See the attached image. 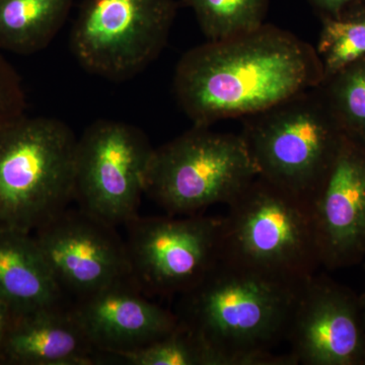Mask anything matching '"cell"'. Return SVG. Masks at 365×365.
I'll use <instances>...</instances> for the list:
<instances>
[{
    "label": "cell",
    "mask_w": 365,
    "mask_h": 365,
    "mask_svg": "<svg viewBox=\"0 0 365 365\" xmlns=\"http://www.w3.org/2000/svg\"><path fill=\"white\" fill-rule=\"evenodd\" d=\"M323 81L316 48L265 23L185 53L175 71L174 91L194 125L210 127L265 111Z\"/></svg>",
    "instance_id": "6da1fadb"
},
{
    "label": "cell",
    "mask_w": 365,
    "mask_h": 365,
    "mask_svg": "<svg viewBox=\"0 0 365 365\" xmlns=\"http://www.w3.org/2000/svg\"><path fill=\"white\" fill-rule=\"evenodd\" d=\"M306 282V281H304ZM304 282H292L220 260L198 285L180 295V323L225 365H297L271 348L287 337Z\"/></svg>",
    "instance_id": "7a4b0ae2"
},
{
    "label": "cell",
    "mask_w": 365,
    "mask_h": 365,
    "mask_svg": "<svg viewBox=\"0 0 365 365\" xmlns=\"http://www.w3.org/2000/svg\"><path fill=\"white\" fill-rule=\"evenodd\" d=\"M78 139L56 118L0 125V228L31 234L68 208Z\"/></svg>",
    "instance_id": "3957f363"
},
{
    "label": "cell",
    "mask_w": 365,
    "mask_h": 365,
    "mask_svg": "<svg viewBox=\"0 0 365 365\" xmlns=\"http://www.w3.org/2000/svg\"><path fill=\"white\" fill-rule=\"evenodd\" d=\"M242 120L258 177L313 205L345 136L319 88Z\"/></svg>",
    "instance_id": "277c9868"
},
{
    "label": "cell",
    "mask_w": 365,
    "mask_h": 365,
    "mask_svg": "<svg viewBox=\"0 0 365 365\" xmlns=\"http://www.w3.org/2000/svg\"><path fill=\"white\" fill-rule=\"evenodd\" d=\"M222 217V258L292 282L313 277L322 265L313 205L255 178Z\"/></svg>",
    "instance_id": "5b68a950"
},
{
    "label": "cell",
    "mask_w": 365,
    "mask_h": 365,
    "mask_svg": "<svg viewBox=\"0 0 365 365\" xmlns=\"http://www.w3.org/2000/svg\"><path fill=\"white\" fill-rule=\"evenodd\" d=\"M258 177L241 135L194 125L153 150L144 194L172 215L230 204Z\"/></svg>",
    "instance_id": "8992f818"
},
{
    "label": "cell",
    "mask_w": 365,
    "mask_h": 365,
    "mask_svg": "<svg viewBox=\"0 0 365 365\" xmlns=\"http://www.w3.org/2000/svg\"><path fill=\"white\" fill-rule=\"evenodd\" d=\"M175 0H83L71 48L85 71L123 83L158 59L176 16Z\"/></svg>",
    "instance_id": "52a82bcc"
},
{
    "label": "cell",
    "mask_w": 365,
    "mask_h": 365,
    "mask_svg": "<svg viewBox=\"0 0 365 365\" xmlns=\"http://www.w3.org/2000/svg\"><path fill=\"white\" fill-rule=\"evenodd\" d=\"M155 148L134 125L100 119L78 139L73 201L113 227L138 216L145 174Z\"/></svg>",
    "instance_id": "ba28073f"
},
{
    "label": "cell",
    "mask_w": 365,
    "mask_h": 365,
    "mask_svg": "<svg viewBox=\"0 0 365 365\" xmlns=\"http://www.w3.org/2000/svg\"><path fill=\"white\" fill-rule=\"evenodd\" d=\"M125 227L132 278L150 297L186 294L222 258V217L138 215Z\"/></svg>",
    "instance_id": "9c48e42d"
},
{
    "label": "cell",
    "mask_w": 365,
    "mask_h": 365,
    "mask_svg": "<svg viewBox=\"0 0 365 365\" xmlns=\"http://www.w3.org/2000/svg\"><path fill=\"white\" fill-rule=\"evenodd\" d=\"M34 237L63 294L83 299L133 279L126 242L117 227L78 207L55 216Z\"/></svg>",
    "instance_id": "30bf717a"
},
{
    "label": "cell",
    "mask_w": 365,
    "mask_h": 365,
    "mask_svg": "<svg viewBox=\"0 0 365 365\" xmlns=\"http://www.w3.org/2000/svg\"><path fill=\"white\" fill-rule=\"evenodd\" d=\"M285 338L299 364L365 365L359 299L325 276L300 288Z\"/></svg>",
    "instance_id": "8fae6325"
},
{
    "label": "cell",
    "mask_w": 365,
    "mask_h": 365,
    "mask_svg": "<svg viewBox=\"0 0 365 365\" xmlns=\"http://www.w3.org/2000/svg\"><path fill=\"white\" fill-rule=\"evenodd\" d=\"M322 265L348 267L365 256V148L344 136L313 202Z\"/></svg>",
    "instance_id": "7c38bea8"
},
{
    "label": "cell",
    "mask_w": 365,
    "mask_h": 365,
    "mask_svg": "<svg viewBox=\"0 0 365 365\" xmlns=\"http://www.w3.org/2000/svg\"><path fill=\"white\" fill-rule=\"evenodd\" d=\"M71 309L93 347L117 359L160 340L179 325L176 313L151 302L133 279L76 299Z\"/></svg>",
    "instance_id": "4fadbf2b"
},
{
    "label": "cell",
    "mask_w": 365,
    "mask_h": 365,
    "mask_svg": "<svg viewBox=\"0 0 365 365\" xmlns=\"http://www.w3.org/2000/svg\"><path fill=\"white\" fill-rule=\"evenodd\" d=\"M102 355L64 304L14 317L0 350V359L23 365H93Z\"/></svg>",
    "instance_id": "5bb4252c"
},
{
    "label": "cell",
    "mask_w": 365,
    "mask_h": 365,
    "mask_svg": "<svg viewBox=\"0 0 365 365\" xmlns=\"http://www.w3.org/2000/svg\"><path fill=\"white\" fill-rule=\"evenodd\" d=\"M0 300L14 316L64 304L35 237L0 228Z\"/></svg>",
    "instance_id": "9a60e30c"
},
{
    "label": "cell",
    "mask_w": 365,
    "mask_h": 365,
    "mask_svg": "<svg viewBox=\"0 0 365 365\" xmlns=\"http://www.w3.org/2000/svg\"><path fill=\"white\" fill-rule=\"evenodd\" d=\"M73 0H0V52L31 55L54 40Z\"/></svg>",
    "instance_id": "2e32d148"
},
{
    "label": "cell",
    "mask_w": 365,
    "mask_h": 365,
    "mask_svg": "<svg viewBox=\"0 0 365 365\" xmlns=\"http://www.w3.org/2000/svg\"><path fill=\"white\" fill-rule=\"evenodd\" d=\"M209 41L251 32L265 24L269 0H182Z\"/></svg>",
    "instance_id": "e0dca14e"
},
{
    "label": "cell",
    "mask_w": 365,
    "mask_h": 365,
    "mask_svg": "<svg viewBox=\"0 0 365 365\" xmlns=\"http://www.w3.org/2000/svg\"><path fill=\"white\" fill-rule=\"evenodd\" d=\"M318 88L345 135L365 148V56Z\"/></svg>",
    "instance_id": "ac0fdd59"
},
{
    "label": "cell",
    "mask_w": 365,
    "mask_h": 365,
    "mask_svg": "<svg viewBox=\"0 0 365 365\" xmlns=\"http://www.w3.org/2000/svg\"><path fill=\"white\" fill-rule=\"evenodd\" d=\"M118 359L130 365H225L218 353L180 322L165 337Z\"/></svg>",
    "instance_id": "d6986e66"
},
{
    "label": "cell",
    "mask_w": 365,
    "mask_h": 365,
    "mask_svg": "<svg viewBox=\"0 0 365 365\" xmlns=\"http://www.w3.org/2000/svg\"><path fill=\"white\" fill-rule=\"evenodd\" d=\"M316 50L324 67V79L365 56V25L351 16L322 18ZM323 83V81H322Z\"/></svg>",
    "instance_id": "ffe728a7"
},
{
    "label": "cell",
    "mask_w": 365,
    "mask_h": 365,
    "mask_svg": "<svg viewBox=\"0 0 365 365\" xmlns=\"http://www.w3.org/2000/svg\"><path fill=\"white\" fill-rule=\"evenodd\" d=\"M25 91L18 72L0 52V125L25 115Z\"/></svg>",
    "instance_id": "44dd1931"
},
{
    "label": "cell",
    "mask_w": 365,
    "mask_h": 365,
    "mask_svg": "<svg viewBox=\"0 0 365 365\" xmlns=\"http://www.w3.org/2000/svg\"><path fill=\"white\" fill-rule=\"evenodd\" d=\"M321 14L322 18L341 19L344 16L345 9L351 4H364L365 0H309Z\"/></svg>",
    "instance_id": "7402d4cb"
},
{
    "label": "cell",
    "mask_w": 365,
    "mask_h": 365,
    "mask_svg": "<svg viewBox=\"0 0 365 365\" xmlns=\"http://www.w3.org/2000/svg\"><path fill=\"white\" fill-rule=\"evenodd\" d=\"M14 318V316L11 309L0 300V350L4 345V339L9 332V327L13 323Z\"/></svg>",
    "instance_id": "603a6c76"
},
{
    "label": "cell",
    "mask_w": 365,
    "mask_h": 365,
    "mask_svg": "<svg viewBox=\"0 0 365 365\" xmlns=\"http://www.w3.org/2000/svg\"><path fill=\"white\" fill-rule=\"evenodd\" d=\"M345 16H351V18L356 19L359 21H361L362 24L365 25V7L364 9H359V11H355L351 14H345Z\"/></svg>",
    "instance_id": "cb8c5ba5"
},
{
    "label": "cell",
    "mask_w": 365,
    "mask_h": 365,
    "mask_svg": "<svg viewBox=\"0 0 365 365\" xmlns=\"http://www.w3.org/2000/svg\"><path fill=\"white\" fill-rule=\"evenodd\" d=\"M359 306H360V312H361L362 321H364V325L365 328V289L364 294H361V297H359Z\"/></svg>",
    "instance_id": "d4e9b609"
}]
</instances>
